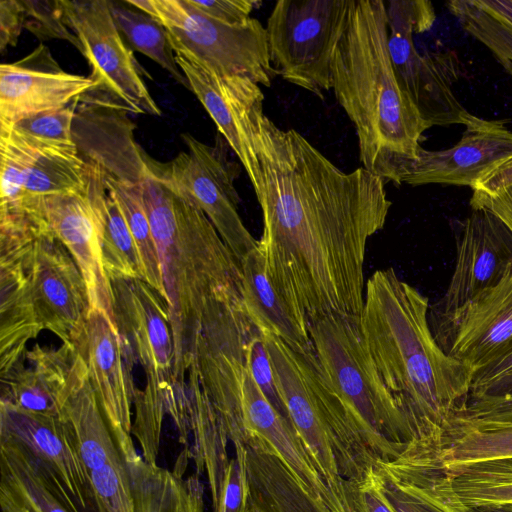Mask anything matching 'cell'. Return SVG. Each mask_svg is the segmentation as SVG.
Here are the masks:
<instances>
[{
    "label": "cell",
    "instance_id": "6da1fadb",
    "mask_svg": "<svg viewBox=\"0 0 512 512\" xmlns=\"http://www.w3.org/2000/svg\"><path fill=\"white\" fill-rule=\"evenodd\" d=\"M255 144L263 185L258 250L271 281L308 322L360 317L367 241L392 205L385 181L363 167L342 171L266 115Z\"/></svg>",
    "mask_w": 512,
    "mask_h": 512
},
{
    "label": "cell",
    "instance_id": "7a4b0ae2",
    "mask_svg": "<svg viewBox=\"0 0 512 512\" xmlns=\"http://www.w3.org/2000/svg\"><path fill=\"white\" fill-rule=\"evenodd\" d=\"M429 302L394 269L377 270L365 285L361 332L413 440L439 446L467 401L472 374L436 340Z\"/></svg>",
    "mask_w": 512,
    "mask_h": 512
},
{
    "label": "cell",
    "instance_id": "3957f363",
    "mask_svg": "<svg viewBox=\"0 0 512 512\" xmlns=\"http://www.w3.org/2000/svg\"><path fill=\"white\" fill-rule=\"evenodd\" d=\"M331 89L356 128L363 168L400 184L429 127L396 78L385 1H352L333 58Z\"/></svg>",
    "mask_w": 512,
    "mask_h": 512
},
{
    "label": "cell",
    "instance_id": "277c9868",
    "mask_svg": "<svg viewBox=\"0 0 512 512\" xmlns=\"http://www.w3.org/2000/svg\"><path fill=\"white\" fill-rule=\"evenodd\" d=\"M145 209L156 241L175 347V364L189 355L207 304L241 298V264L205 216L176 196L148 167Z\"/></svg>",
    "mask_w": 512,
    "mask_h": 512
},
{
    "label": "cell",
    "instance_id": "5b68a950",
    "mask_svg": "<svg viewBox=\"0 0 512 512\" xmlns=\"http://www.w3.org/2000/svg\"><path fill=\"white\" fill-rule=\"evenodd\" d=\"M263 336L276 384L293 427L341 512H355L348 483L365 481L377 461L328 383L315 350L297 352L275 336Z\"/></svg>",
    "mask_w": 512,
    "mask_h": 512
},
{
    "label": "cell",
    "instance_id": "8992f818",
    "mask_svg": "<svg viewBox=\"0 0 512 512\" xmlns=\"http://www.w3.org/2000/svg\"><path fill=\"white\" fill-rule=\"evenodd\" d=\"M321 369L375 460L396 458L413 440L365 344L360 317L332 313L310 320Z\"/></svg>",
    "mask_w": 512,
    "mask_h": 512
},
{
    "label": "cell",
    "instance_id": "52a82bcc",
    "mask_svg": "<svg viewBox=\"0 0 512 512\" xmlns=\"http://www.w3.org/2000/svg\"><path fill=\"white\" fill-rule=\"evenodd\" d=\"M115 324L134 364L144 369L146 385L137 388L133 433L158 440L167 395L177 383L175 347L167 302L140 279L111 278Z\"/></svg>",
    "mask_w": 512,
    "mask_h": 512
},
{
    "label": "cell",
    "instance_id": "ba28073f",
    "mask_svg": "<svg viewBox=\"0 0 512 512\" xmlns=\"http://www.w3.org/2000/svg\"><path fill=\"white\" fill-rule=\"evenodd\" d=\"M125 2L166 28L175 54L216 74L248 77L265 87L278 75L271 62L266 27L256 18L229 26L208 17L188 0Z\"/></svg>",
    "mask_w": 512,
    "mask_h": 512
},
{
    "label": "cell",
    "instance_id": "9c48e42d",
    "mask_svg": "<svg viewBox=\"0 0 512 512\" xmlns=\"http://www.w3.org/2000/svg\"><path fill=\"white\" fill-rule=\"evenodd\" d=\"M353 0H279L267 19L273 67L318 97L332 88V63Z\"/></svg>",
    "mask_w": 512,
    "mask_h": 512
},
{
    "label": "cell",
    "instance_id": "30bf717a",
    "mask_svg": "<svg viewBox=\"0 0 512 512\" xmlns=\"http://www.w3.org/2000/svg\"><path fill=\"white\" fill-rule=\"evenodd\" d=\"M187 151L169 163L155 161V168L169 189L202 211L223 242L241 262L258 248V240L248 231L239 212V195L234 182L241 169L228 155L225 139L217 137L207 145L189 133L182 134Z\"/></svg>",
    "mask_w": 512,
    "mask_h": 512
},
{
    "label": "cell",
    "instance_id": "8fae6325",
    "mask_svg": "<svg viewBox=\"0 0 512 512\" xmlns=\"http://www.w3.org/2000/svg\"><path fill=\"white\" fill-rule=\"evenodd\" d=\"M388 49L396 78L412 100L422 119L434 125H467L474 117L452 91L455 81L444 59L432 54L421 55L413 33L429 29L434 21L430 2L390 0L385 2Z\"/></svg>",
    "mask_w": 512,
    "mask_h": 512
},
{
    "label": "cell",
    "instance_id": "7c38bea8",
    "mask_svg": "<svg viewBox=\"0 0 512 512\" xmlns=\"http://www.w3.org/2000/svg\"><path fill=\"white\" fill-rule=\"evenodd\" d=\"M68 27L79 39L95 83L90 90L100 92L94 102L128 112L160 116L161 109L143 80L133 50L120 34L107 0H61ZM89 91V92H90Z\"/></svg>",
    "mask_w": 512,
    "mask_h": 512
},
{
    "label": "cell",
    "instance_id": "4fadbf2b",
    "mask_svg": "<svg viewBox=\"0 0 512 512\" xmlns=\"http://www.w3.org/2000/svg\"><path fill=\"white\" fill-rule=\"evenodd\" d=\"M455 239V268L445 294L431 311L435 338L512 272V232L491 211L472 208L464 220L456 222Z\"/></svg>",
    "mask_w": 512,
    "mask_h": 512
},
{
    "label": "cell",
    "instance_id": "5bb4252c",
    "mask_svg": "<svg viewBox=\"0 0 512 512\" xmlns=\"http://www.w3.org/2000/svg\"><path fill=\"white\" fill-rule=\"evenodd\" d=\"M175 58L190 90L244 167L258 199L263 185L255 141L265 116L261 85L244 76L216 74L181 54Z\"/></svg>",
    "mask_w": 512,
    "mask_h": 512
},
{
    "label": "cell",
    "instance_id": "9a60e30c",
    "mask_svg": "<svg viewBox=\"0 0 512 512\" xmlns=\"http://www.w3.org/2000/svg\"><path fill=\"white\" fill-rule=\"evenodd\" d=\"M90 478L96 512H204L198 474L183 480L142 456L128 462L119 449Z\"/></svg>",
    "mask_w": 512,
    "mask_h": 512
},
{
    "label": "cell",
    "instance_id": "2e32d148",
    "mask_svg": "<svg viewBox=\"0 0 512 512\" xmlns=\"http://www.w3.org/2000/svg\"><path fill=\"white\" fill-rule=\"evenodd\" d=\"M82 355L90 383L114 442L128 462L140 455L132 439V406L137 388L129 355L116 325L99 310L91 309L83 335L75 345Z\"/></svg>",
    "mask_w": 512,
    "mask_h": 512
},
{
    "label": "cell",
    "instance_id": "e0dca14e",
    "mask_svg": "<svg viewBox=\"0 0 512 512\" xmlns=\"http://www.w3.org/2000/svg\"><path fill=\"white\" fill-rule=\"evenodd\" d=\"M23 262L43 328L63 344L76 345L91 306L84 278L71 254L50 230L31 243Z\"/></svg>",
    "mask_w": 512,
    "mask_h": 512
},
{
    "label": "cell",
    "instance_id": "ac0fdd59",
    "mask_svg": "<svg viewBox=\"0 0 512 512\" xmlns=\"http://www.w3.org/2000/svg\"><path fill=\"white\" fill-rule=\"evenodd\" d=\"M0 436L29 452L72 512L96 511L90 474L60 416L28 413L0 403Z\"/></svg>",
    "mask_w": 512,
    "mask_h": 512
},
{
    "label": "cell",
    "instance_id": "d6986e66",
    "mask_svg": "<svg viewBox=\"0 0 512 512\" xmlns=\"http://www.w3.org/2000/svg\"><path fill=\"white\" fill-rule=\"evenodd\" d=\"M512 157V131L505 120H486L474 115L453 147L426 150L403 167L399 181L412 186L448 184L469 186Z\"/></svg>",
    "mask_w": 512,
    "mask_h": 512
},
{
    "label": "cell",
    "instance_id": "ffe728a7",
    "mask_svg": "<svg viewBox=\"0 0 512 512\" xmlns=\"http://www.w3.org/2000/svg\"><path fill=\"white\" fill-rule=\"evenodd\" d=\"M95 87L90 77L64 71L49 49L34 51L0 67V127L65 107Z\"/></svg>",
    "mask_w": 512,
    "mask_h": 512
},
{
    "label": "cell",
    "instance_id": "44dd1931",
    "mask_svg": "<svg viewBox=\"0 0 512 512\" xmlns=\"http://www.w3.org/2000/svg\"><path fill=\"white\" fill-rule=\"evenodd\" d=\"M184 446L181 458H192L198 475L205 474L212 497L213 512L221 502L230 462L226 426L203 391L194 371L186 374L185 381L177 383L165 404Z\"/></svg>",
    "mask_w": 512,
    "mask_h": 512
},
{
    "label": "cell",
    "instance_id": "7402d4cb",
    "mask_svg": "<svg viewBox=\"0 0 512 512\" xmlns=\"http://www.w3.org/2000/svg\"><path fill=\"white\" fill-rule=\"evenodd\" d=\"M439 446L411 441L389 461H378L381 488L396 512H475L455 490Z\"/></svg>",
    "mask_w": 512,
    "mask_h": 512
},
{
    "label": "cell",
    "instance_id": "603a6c76",
    "mask_svg": "<svg viewBox=\"0 0 512 512\" xmlns=\"http://www.w3.org/2000/svg\"><path fill=\"white\" fill-rule=\"evenodd\" d=\"M41 210L51 232L80 269L91 309L104 312L115 324L111 281L103 264L87 188L83 192L43 197Z\"/></svg>",
    "mask_w": 512,
    "mask_h": 512
},
{
    "label": "cell",
    "instance_id": "cb8c5ba5",
    "mask_svg": "<svg viewBox=\"0 0 512 512\" xmlns=\"http://www.w3.org/2000/svg\"><path fill=\"white\" fill-rule=\"evenodd\" d=\"M446 352L473 374L512 342V272L468 305L448 326ZM436 338L437 339H439Z\"/></svg>",
    "mask_w": 512,
    "mask_h": 512
},
{
    "label": "cell",
    "instance_id": "d4e9b609",
    "mask_svg": "<svg viewBox=\"0 0 512 512\" xmlns=\"http://www.w3.org/2000/svg\"><path fill=\"white\" fill-rule=\"evenodd\" d=\"M244 365L240 374V399L247 436L255 432L263 437L312 497L332 512H341L295 428L271 406Z\"/></svg>",
    "mask_w": 512,
    "mask_h": 512
},
{
    "label": "cell",
    "instance_id": "484cf974",
    "mask_svg": "<svg viewBox=\"0 0 512 512\" xmlns=\"http://www.w3.org/2000/svg\"><path fill=\"white\" fill-rule=\"evenodd\" d=\"M75 345L57 349L35 344L1 375V401L17 410L49 416L60 415V399L66 387Z\"/></svg>",
    "mask_w": 512,
    "mask_h": 512
},
{
    "label": "cell",
    "instance_id": "4316f807",
    "mask_svg": "<svg viewBox=\"0 0 512 512\" xmlns=\"http://www.w3.org/2000/svg\"><path fill=\"white\" fill-rule=\"evenodd\" d=\"M240 264L241 301L250 321L263 335L275 336L297 352H314L308 320L273 284L258 248Z\"/></svg>",
    "mask_w": 512,
    "mask_h": 512
},
{
    "label": "cell",
    "instance_id": "83f0119b",
    "mask_svg": "<svg viewBox=\"0 0 512 512\" xmlns=\"http://www.w3.org/2000/svg\"><path fill=\"white\" fill-rule=\"evenodd\" d=\"M249 503L257 512H332L312 497L260 435L249 432L245 443Z\"/></svg>",
    "mask_w": 512,
    "mask_h": 512
},
{
    "label": "cell",
    "instance_id": "f1b7e54d",
    "mask_svg": "<svg viewBox=\"0 0 512 512\" xmlns=\"http://www.w3.org/2000/svg\"><path fill=\"white\" fill-rule=\"evenodd\" d=\"M59 416L69 426L89 474L102 468L118 449L78 349L60 399Z\"/></svg>",
    "mask_w": 512,
    "mask_h": 512
},
{
    "label": "cell",
    "instance_id": "f546056e",
    "mask_svg": "<svg viewBox=\"0 0 512 512\" xmlns=\"http://www.w3.org/2000/svg\"><path fill=\"white\" fill-rule=\"evenodd\" d=\"M24 251L0 255L1 375L23 357L29 341L44 330L23 262Z\"/></svg>",
    "mask_w": 512,
    "mask_h": 512
},
{
    "label": "cell",
    "instance_id": "4dcf8cb0",
    "mask_svg": "<svg viewBox=\"0 0 512 512\" xmlns=\"http://www.w3.org/2000/svg\"><path fill=\"white\" fill-rule=\"evenodd\" d=\"M87 166V194L94 213L106 273L110 279L144 281L142 260L124 215L105 186L100 171L93 165Z\"/></svg>",
    "mask_w": 512,
    "mask_h": 512
},
{
    "label": "cell",
    "instance_id": "1f68e13d",
    "mask_svg": "<svg viewBox=\"0 0 512 512\" xmlns=\"http://www.w3.org/2000/svg\"><path fill=\"white\" fill-rule=\"evenodd\" d=\"M1 512H72L18 442L0 436Z\"/></svg>",
    "mask_w": 512,
    "mask_h": 512
},
{
    "label": "cell",
    "instance_id": "d6a6232c",
    "mask_svg": "<svg viewBox=\"0 0 512 512\" xmlns=\"http://www.w3.org/2000/svg\"><path fill=\"white\" fill-rule=\"evenodd\" d=\"M147 163L148 159L144 164L134 165L120 177L103 174L96 168L100 171L105 186L117 201L134 238L144 268V282L168 304L159 251L144 205L142 180Z\"/></svg>",
    "mask_w": 512,
    "mask_h": 512
},
{
    "label": "cell",
    "instance_id": "836d02e7",
    "mask_svg": "<svg viewBox=\"0 0 512 512\" xmlns=\"http://www.w3.org/2000/svg\"><path fill=\"white\" fill-rule=\"evenodd\" d=\"M438 454L447 470L512 459V425L455 422L439 445Z\"/></svg>",
    "mask_w": 512,
    "mask_h": 512
},
{
    "label": "cell",
    "instance_id": "e575fe53",
    "mask_svg": "<svg viewBox=\"0 0 512 512\" xmlns=\"http://www.w3.org/2000/svg\"><path fill=\"white\" fill-rule=\"evenodd\" d=\"M112 18L127 45L169 72L174 79L190 89L188 80L178 66L166 28L152 16L125 1H108Z\"/></svg>",
    "mask_w": 512,
    "mask_h": 512
},
{
    "label": "cell",
    "instance_id": "d590c367",
    "mask_svg": "<svg viewBox=\"0 0 512 512\" xmlns=\"http://www.w3.org/2000/svg\"><path fill=\"white\" fill-rule=\"evenodd\" d=\"M87 182L88 166L78 150L41 146L27 172L23 200L83 192Z\"/></svg>",
    "mask_w": 512,
    "mask_h": 512
},
{
    "label": "cell",
    "instance_id": "8d00e7d4",
    "mask_svg": "<svg viewBox=\"0 0 512 512\" xmlns=\"http://www.w3.org/2000/svg\"><path fill=\"white\" fill-rule=\"evenodd\" d=\"M455 490L473 510L512 505V459H498L448 470Z\"/></svg>",
    "mask_w": 512,
    "mask_h": 512
},
{
    "label": "cell",
    "instance_id": "74e56055",
    "mask_svg": "<svg viewBox=\"0 0 512 512\" xmlns=\"http://www.w3.org/2000/svg\"><path fill=\"white\" fill-rule=\"evenodd\" d=\"M447 6L463 29L483 43L512 75V25L475 0H453Z\"/></svg>",
    "mask_w": 512,
    "mask_h": 512
},
{
    "label": "cell",
    "instance_id": "f35d334b",
    "mask_svg": "<svg viewBox=\"0 0 512 512\" xmlns=\"http://www.w3.org/2000/svg\"><path fill=\"white\" fill-rule=\"evenodd\" d=\"M456 422L512 425V372L470 389Z\"/></svg>",
    "mask_w": 512,
    "mask_h": 512
},
{
    "label": "cell",
    "instance_id": "ab89813d",
    "mask_svg": "<svg viewBox=\"0 0 512 512\" xmlns=\"http://www.w3.org/2000/svg\"><path fill=\"white\" fill-rule=\"evenodd\" d=\"M79 99L65 107L22 119L8 128L45 147L78 150L73 137V124Z\"/></svg>",
    "mask_w": 512,
    "mask_h": 512
},
{
    "label": "cell",
    "instance_id": "60d3db41",
    "mask_svg": "<svg viewBox=\"0 0 512 512\" xmlns=\"http://www.w3.org/2000/svg\"><path fill=\"white\" fill-rule=\"evenodd\" d=\"M24 7V28L40 41L61 39L82 52V46L68 27L61 0H21Z\"/></svg>",
    "mask_w": 512,
    "mask_h": 512
},
{
    "label": "cell",
    "instance_id": "b9f144b4",
    "mask_svg": "<svg viewBox=\"0 0 512 512\" xmlns=\"http://www.w3.org/2000/svg\"><path fill=\"white\" fill-rule=\"evenodd\" d=\"M245 363L267 401L292 424L289 412L276 384L264 336L255 325L245 344Z\"/></svg>",
    "mask_w": 512,
    "mask_h": 512
},
{
    "label": "cell",
    "instance_id": "7bdbcfd3",
    "mask_svg": "<svg viewBox=\"0 0 512 512\" xmlns=\"http://www.w3.org/2000/svg\"><path fill=\"white\" fill-rule=\"evenodd\" d=\"M234 446L230 458L222 498L215 512H249V483L246 468V449L243 444Z\"/></svg>",
    "mask_w": 512,
    "mask_h": 512
},
{
    "label": "cell",
    "instance_id": "ee69618b",
    "mask_svg": "<svg viewBox=\"0 0 512 512\" xmlns=\"http://www.w3.org/2000/svg\"><path fill=\"white\" fill-rule=\"evenodd\" d=\"M196 9L208 17L229 25L238 26L246 23L258 4L254 0H188Z\"/></svg>",
    "mask_w": 512,
    "mask_h": 512
},
{
    "label": "cell",
    "instance_id": "f6af8a7d",
    "mask_svg": "<svg viewBox=\"0 0 512 512\" xmlns=\"http://www.w3.org/2000/svg\"><path fill=\"white\" fill-rule=\"evenodd\" d=\"M349 495L355 512H396L385 496L375 469L359 483H348Z\"/></svg>",
    "mask_w": 512,
    "mask_h": 512
},
{
    "label": "cell",
    "instance_id": "bcb514c9",
    "mask_svg": "<svg viewBox=\"0 0 512 512\" xmlns=\"http://www.w3.org/2000/svg\"><path fill=\"white\" fill-rule=\"evenodd\" d=\"M25 14L21 0L0 1V52L17 44L24 28Z\"/></svg>",
    "mask_w": 512,
    "mask_h": 512
},
{
    "label": "cell",
    "instance_id": "7dc6e473",
    "mask_svg": "<svg viewBox=\"0 0 512 512\" xmlns=\"http://www.w3.org/2000/svg\"><path fill=\"white\" fill-rule=\"evenodd\" d=\"M471 206L491 211L512 232V185L491 193L473 191Z\"/></svg>",
    "mask_w": 512,
    "mask_h": 512
},
{
    "label": "cell",
    "instance_id": "c3c4849f",
    "mask_svg": "<svg viewBox=\"0 0 512 512\" xmlns=\"http://www.w3.org/2000/svg\"><path fill=\"white\" fill-rule=\"evenodd\" d=\"M511 372L512 342L495 359L473 374L470 389L484 386Z\"/></svg>",
    "mask_w": 512,
    "mask_h": 512
},
{
    "label": "cell",
    "instance_id": "681fc988",
    "mask_svg": "<svg viewBox=\"0 0 512 512\" xmlns=\"http://www.w3.org/2000/svg\"><path fill=\"white\" fill-rule=\"evenodd\" d=\"M512 185V157L484 175L472 189L491 193Z\"/></svg>",
    "mask_w": 512,
    "mask_h": 512
},
{
    "label": "cell",
    "instance_id": "f907efd6",
    "mask_svg": "<svg viewBox=\"0 0 512 512\" xmlns=\"http://www.w3.org/2000/svg\"><path fill=\"white\" fill-rule=\"evenodd\" d=\"M484 10L512 25V0H475Z\"/></svg>",
    "mask_w": 512,
    "mask_h": 512
},
{
    "label": "cell",
    "instance_id": "816d5d0a",
    "mask_svg": "<svg viewBox=\"0 0 512 512\" xmlns=\"http://www.w3.org/2000/svg\"><path fill=\"white\" fill-rule=\"evenodd\" d=\"M475 512H512V505L502 506L498 508H489V509H478L474 510Z\"/></svg>",
    "mask_w": 512,
    "mask_h": 512
},
{
    "label": "cell",
    "instance_id": "f5cc1de1",
    "mask_svg": "<svg viewBox=\"0 0 512 512\" xmlns=\"http://www.w3.org/2000/svg\"><path fill=\"white\" fill-rule=\"evenodd\" d=\"M249 512H257V511L250 506V511Z\"/></svg>",
    "mask_w": 512,
    "mask_h": 512
}]
</instances>
